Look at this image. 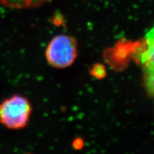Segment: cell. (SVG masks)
I'll return each mask as SVG.
<instances>
[{
  "instance_id": "52a82bcc",
  "label": "cell",
  "mask_w": 154,
  "mask_h": 154,
  "mask_svg": "<svg viewBox=\"0 0 154 154\" xmlns=\"http://www.w3.org/2000/svg\"><path fill=\"white\" fill-rule=\"evenodd\" d=\"M91 75L97 79H102L106 76L107 73L103 65L101 64H96L93 66L90 71Z\"/></svg>"
},
{
  "instance_id": "5b68a950",
  "label": "cell",
  "mask_w": 154,
  "mask_h": 154,
  "mask_svg": "<svg viewBox=\"0 0 154 154\" xmlns=\"http://www.w3.org/2000/svg\"><path fill=\"white\" fill-rule=\"evenodd\" d=\"M144 42V50L139 58V62L143 64L154 54V27L146 36Z\"/></svg>"
},
{
  "instance_id": "6da1fadb",
  "label": "cell",
  "mask_w": 154,
  "mask_h": 154,
  "mask_svg": "<svg viewBox=\"0 0 154 154\" xmlns=\"http://www.w3.org/2000/svg\"><path fill=\"white\" fill-rule=\"evenodd\" d=\"M32 108L26 97L14 94L0 103V123L11 130L25 128L29 122Z\"/></svg>"
},
{
  "instance_id": "3957f363",
  "label": "cell",
  "mask_w": 154,
  "mask_h": 154,
  "mask_svg": "<svg viewBox=\"0 0 154 154\" xmlns=\"http://www.w3.org/2000/svg\"><path fill=\"white\" fill-rule=\"evenodd\" d=\"M135 42L122 40L104 53V59L116 69H123L132 58Z\"/></svg>"
},
{
  "instance_id": "ba28073f",
  "label": "cell",
  "mask_w": 154,
  "mask_h": 154,
  "mask_svg": "<svg viewBox=\"0 0 154 154\" xmlns=\"http://www.w3.org/2000/svg\"><path fill=\"white\" fill-rule=\"evenodd\" d=\"M144 67H150V68H154V54L148 59L144 63Z\"/></svg>"
},
{
  "instance_id": "277c9868",
  "label": "cell",
  "mask_w": 154,
  "mask_h": 154,
  "mask_svg": "<svg viewBox=\"0 0 154 154\" xmlns=\"http://www.w3.org/2000/svg\"><path fill=\"white\" fill-rule=\"evenodd\" d=\"M52 0H0V4L12 9H28L37 8L50 2Z\"/></svg>"
},
{
  "instance_id": "8992f818",
  "label": "cell",
  "mask_w": 154,
  "mask_h": 154,
  "mask_svg": "<svg viewBox=\"0 0 154 154\" xmlns=\"http://www.w3.org/2000/svg\"><path fill=\"white\" fill-rule=\"evenodd\" d=\"M144 85L148 92L154 95V68L144 67Z\"/></svg>"
},
{
  "instance_id": "7a4b0ae2",
  "label": "cell",
  "mask_w": 154,
  "mask_h": 154,
  "mask_svg": "<svg viewBox=\"0 0 154 154\" xmlns=\"http://www.w3.org/2000/svg\"><path fill=\"white\" fill-rule=\"evenodd\" d=\"M77 55L76 41L75 38L65 35L54 37L48 45L46 58L48 63L56 68L70 66Z\"/></svg>"
},
{
  "instance_id": "9c48e42d",
  "label": "cell",
  "mask_w": 154,
  "mask_h": 154,
  "mask_svg": "<svg viewBox=\"0 0 154 154\" xmlns=\"http://www.w3.org/2000/svg\"><path fill=\"white\" fill-rule=\"evenodd\" d=\"M83 141L81 139H76L73 142V146L75 148L77 149V150H79V149L82 148L83 146Z\"/></svg>"
}]
</instances>
